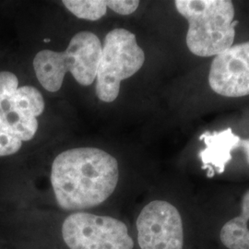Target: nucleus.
Returning <instances> with one entry per match:
<instances>
[{"mask_svg": "<svg viewBox=\"0 0 249 249\" xmlns=\"http://www.w3.org/2000/svg\"><path fill=\"white\" fill-rule=\"evenodd\" d=\"M120 178L118 160L107 151L91 147L62 151L50 170L55 206L67 213H97L115 195Z\"/></svg>", "mask_w": 249, "mask_h": 249, "instance_id": "nucleus-2", "label": "nucleus"}, {"mask_svg": "<svg viewBox=\"0 0 249 249\" xmlns=\"http://www.w3.org/2000/svg\"><path fill=\"white\" fill-rule=\"evenodd\" d=\"M209 83L224 97L249 95V42L232 45L214 57Z\"/></svg>", "mask_w": 249, "mask_h": 249, "instance_id": "nucleus-8", "label": "nucleus"}, {"mask_svg": "<svg viewBox=\"0 0 249 249\" xmlns=\"http://www.w3.org/2000/svg\"><path fill=\"white\" fill-rule=\"evenodd\" d=\"M140 1H124V0H113L107 1V6L120 15L132 14L139 8Z\"/></svg>", "mask_w": 249, "mask_h": 249, "instance_id": "nucleus-12", "label": "nucleus"}, {"mask_svg": "<svg viewBox=\"0 0 249 249\" xmlns=\"http://www.w3.org/2000/svg\"><path fill=\"white\" fill-rule=\"evenodd\" d=\"M178 12L187 18V45L197 56L218 55L232 46L234 8L229 0H177Z\"/></svg>", "mask_w": 249, "mask_h": 249, "instance_id": "nucleus-3", "label": "nucleus"}, {"mask_svg": "<svg viewBox=\"0 0 249 249\" xmlns=\"http://www.w3.org/2000/svg\"><path fill=\"white\" fill-rule=\"evenodd\" d=\"M9 227L17 249H136L131 224L116 214L33 211Z\"/></svg>", "mask_w": 249, "mask_h": 249, "instance_id": "nucleus-1", "label": "nucleus"}, {"mask_svg": "<svg viewBox=\"0 0 249 249\" xmlns=\"http://www.w3.org/2000/svg\"><path fill=\"white\" fill-rule=\"evenodd\" d=\"M240 145H242V146L246 149L247 153H248V155H249V140H248V141H243V140H241Z\"/></svg>", "mask_w": 249, "mask_h": 249, "instance_id": "nucleus-13", "label": "nucleus"}, {"mask_svg": "<svg viewBox=\"0 0 249 249\" xmlns=\"http://www.w3.org/2000/svg\"><path fill=\"white\" fill-rule=\"evenodd\" d=\"M206 145L205 150L199 153L205 167L213 165L220 173L223 172L225 164L231 159V151L240 146L239 136L232 132L231 128L223 131L205 132L199 137Z\"/></svg>", "mask_w": 249, "mask_h": 249, "instance_id": "nucleus-9", "label": "nucleus"}, {"mask_svg": "<svg viewBox=\"0 0 249 249\" xmlns=\"http://www.w3.org/2000/svg\"><path fill=\"white\" fill-rule=\"evenodd\" d=\"M219 235L226 249H249V189L242 197L240 213L223 224Z\"/></svg>", "mask_w": 249, "mask_h": 249, "instance_id": "nucleus-10", "label": "nucleus"}, {"mask_svg": "<svg viewBox=\"0 0 249 249\" xmlns=\"http://www.w3.org/2000/svg\"><path fill=\"white\" fill-rule=\"evenodd\" d=\"M63 4L76 17L88 20L100 19L107 11V1L102 0H65Z\"/></svg>", "mask_w": 249, "mask_h": 249, "instance_id": "nucleus-11", "label": "nucleus"}, {"mask_svg": "<svg viewBox=\"0 0 249 249\" xmlns=\"http://www.w3.org/2000/svg\"><path fill=\"white\" fill-rule=\"evenodd\" d=\"M131 229L136 249H185L183 217L167 200L153 199L144 205Z\"/></svg>", "mask_w": 249, "mask_h": 249, "instance_id": "nucleus-7", "label": "nucleus"}, {"mask_svg": "<svg viewBox=\"0 0 249 249\" xmlns=\"http://www.w3.org/2000/svg\"><path fill=\"white\" fill-rule=\"evenodd\" d=\"M145 53L131 32L116 28L105 38L96 76V94L105 103L114 102L122 80L132 77L142 68Z\"/></svg>", "mask_w": 249, "mask_h": 249, "instance_id": "nucleus-5", "label": "nucleus"}, {"mask_svg": "<svg viewBox=\"0 0 249 249\" xmlns=\"http://www.w3.org/2000/svg\"><path fill=\"white\" fill-rule=\"evenodd\" d=\"M38 120L19 89L18 77L0 71V158L16 154L36 136Z\"/></svg>", "mask_w": 249, "mask_h": 249, "instance_id": "nucleus-6", "label": "nucleus"}, {"mask_svg": "<svg viewBox=\"0 0 249 249\" xmlns=\"http://www.w3.org/2000/svg\"><path fill=\"white\" fill-rule=\"evenodd\" d=\"M102 48L98 36L80 32L72 37L64 52L42 50L34 59L37 80L46 90H59L67 72L80 85L89 86L96 80Z\"/></svg>", "mask_w": 249, "mask_h": 249, "instance_id": "nucleus-4", "label": "nucleus"}]
</instances>
